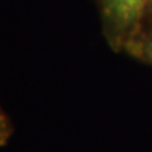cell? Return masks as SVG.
I'll list each match as a JSON object with an SVG mask.
<instances>
[{
    "mask_svg": "<svg viewBox=\"0 0 152 152\" xmlns=\"http://www.w3.org/2000/svg\"><path fill=\"white\" fill-rule=\"evenodd\" d=\"M10 134H12L10 122H9L8 117L5 115V113L3 112V109L0 108V146L7 143Z\"/></svg>",
    "mask_w": 152,
    "mask_h": 152,
    "instance_id": "cell-3",
    "label": "cell"
},
{
    "mask_svg": "<svg viewBox=\"0 0 152 152\" xmlns=\"http://www.w3.org/2000/svg\"><path fill=\"white\" fill-rule=\"evenodd\" d=\"M104 38L114 52L126 46L147 27L152 0H94Z\"/></svg>",
    "mask_w": 152,
    "mask_h": 152,
    "instance_id": "cell-1",
    "label": "cell"
},
{
    "mask_svg": "<svg viewBox=\"0 0 152 152\" xmlns=\"http://www.w3.org/2000/svg\"><path fill=\"white\" fill-rule=\"evenodd\" d=\"M123 52L140 62L152 66V29L146 27L126 46Z\"/></svg>",
    "mask_w": 152,
    "mask_h": 152,
    "instance_id": "cell-2",
    "label": "cell"
},
{
    "mask_svg": "<svg viewBox=\"0 0 152 152\" xmlns=\"http://www.w3.org/2000/svg\"><path fill=\"white\" fill-rule=\"evenodd\" d=\"M151 17H152V9H151Z\"/></svg>",
    "mask_w": 152,
    "mask_h": 152,
    "instance_id": "cell-4",
    "label": "cell"
}]
</instances>
